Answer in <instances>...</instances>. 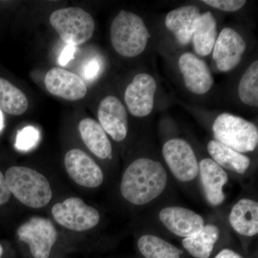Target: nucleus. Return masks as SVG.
I'll list each match as a JSON object with an SVG mask.
<instances>
[{"instance_id":"f257e3e1","label":"nucleus","mask_w":258,"mask_h":258,"mask_svg":"<svg viewBox=\"0 0 258 258\" xmlns=\"http://www.w3.org/2000/svg\"><path fill=\"white\" fill-rule=\"evenodd\" d=\"M166 183L167 174L160 162L139 158L125 171L120 192L129 203L144 205L157 198L164 191Z\"/></svg>"},{"instance_id":"f03ea898","label":"nucleus","mask_w":258,"mask_h":258,"mask_svg":"<svg viewBox=\"0 0 258 258\" xmlns=\"http://www.w3.org/2000/svg\"><path fill=\"white\" fill-rule=\"evenodd\" d=\"M5 179L11 195L29 208L46 206L52 198L48 180L31 168L14 166L5 173Z\"/></svg>"},{"instance_id":"7ed1b4c3","label":"nucleus","mask_w":258,"mask_h":258,"mask_svg":"<svg viewBox=\"0 0 258 258\" xmlns=\"http://www.w3.org/2000/svg\"><path fill=\"white\" fill-rule=\"evenodd\" d=\"M112 45L119 55L134 57L145 50L150 33L139 15L121 10L112 22Z\"/></svg>"},{"instance_id":"20e7f679","label":"nucleus","mask_w":258,"mask_h":258,"mask_svg":"<svg viewBox=\"0 0 258 258\" xmlns=\"http://www.w3.org/2000/svg\"><path fill=\"white\" fill-rule=\"evenodd\" d=\"M212 131L217 142L241 154L253 152L257 147V127L242 117L222 113L214 122Z\"/></svg>"},{"instance_id":"39448f33","label":"nucleus","mask_w":258,"mask_h":258,"mask_svg":"<svg viewBox=\"0 0 258 258\" xmlns=\"http://www.w3.org/2000/svg\"><path fill=\"white\" fill-rule=\"evenodd\" d=\"M50 23L64 42L76 47L87 42L94 33V20L82 8L55 10L50 15Z\"/></svg>"},{"instance_id":"423d86ee","label":"nucleus","mask_w":258,"mask_h":258,"mask_svg":"<svg viewBox=\"0 0 258 258\" xmlns=\"http://www.w3.org/2000/svg\"><path fill=\"white\" fill-rule=\"evenodd\" d=\"M52 215L59 225L76 232L91 230L100 221L98 210L78 198H69L56 204L52 207Z\"/></svg>"},{"instance_id":"0eeeda50","label":"nucleus","mask_w":258,"mask_h":258,"mask_svg":"<svg viewBox=\"0 0 258 258\" xmlns=\"http://www.w3.org/2000/svg\"><path fill=\"white\" fill-rule=\"evenodd\" d=\"M20 240L29 245L34 258H49L57 239V231L49 219L32 217L18 227Z\"/></svg>"},{"instance_id":"6e6552de","label":"nucleus","mask_w":258,"mask_h":258,"mask_svg":"<svg viewBox=\"0 0 258 258\" xmlns=\"http://www.w3.org/2000/svg\"><path fill=\"white\" fill-rule=\"evenodd\" d=\"M163 157L171 172L181 181H189L198 175L199 164L192 148L181 139L168 141L163 147Z\"/></svg>"},{"instance_id":"1a4fd4ad","label":"nucleus","mask_w":258,"mask_h":258,"mask_svg":"<svg viewBox=\"0 0 258 258\" xmlns=\"http://www.w3.org/2000/svg\"><path fill=\"white\" fill-rule=\"evenodd\" d=\"M157 82L151 75L139 74L127 86L124 100L131 114L136 117L147 116L152 113Z\"/></svg>"},{"instance_id":"9d476101","label":"nucleus","mask_w":258,"mask_h":258,"mask_svg":"<svg viewBox=\"0 0 258 258\" xmlns=\"http://www.w3.org/2000/svg\"><path fill=\"white\" fill-rule=\"evenodd\" d=\"M64 166L75 182L84 187L96 188L103 181V173L92 158L79 149L66 153Z\"/></svg>"},{"instance_id":"9b49d317","label":"nucleus","mask_w":258,"mask_h":258,"mask_svg":"<svg viewBox=\"0 0 258 258\" xmlns=\"http://www.w3.org/2000/svg\"><path fill=\"white\" fill-rule=\"evenodd\" d=\"M246 50V43L238 32L230 28L220 32L213 47V60L217 69L228 72L238 66Z\"/></svg>"},{"instance_id":"f8f14e48","label":"nucleus","mask_w":258,"mask_h":258,"mask_svg":"<svg viewBox=\"0 0 258 258\" xmlns=\"http://www.w3.org/2000/svg\"><path fill=\"white\" fill-rule=\"evenodd\" d=\"M98 117L99 124L113 140H124L128 134V115L118 98L108 96L103 98L98 106Z\"/></svg>"},{"instance_id":"ddd939ff","label":"nucleus","mask_w":258,"mask_h":258,"mask_svg":"<svg viewBox=\"0 0 258 258\" xmlns=\"http://www.w3.org/2000/svg\"><path fill=\"white\" fill-rule=\"evenodd\" d=\"M45 86L53 96L79 101L87 94V86L78 75L60 68H52L45 75Z\"/></svg>"},{"instance_id":"4468645a","label":"nucleus","mask_w":258,"mask_h":258,"mask_svg":"<svg viewBox=\"0 0 258 258\" xmlns=\"http://www.w3.org/2000/svg\"><path fill=\"white\" fill-rule=\"evenodd\" d=\"M179 67L185 86L191 93L203 95L208 93L214 84V79L208 64L191 52L179 57Z\"/></svg>"},{"instance_id":"2eb2a0df","label":"nucleus","mask_w":258,"mask_h":258,"mask_svg":"<svg viewBox=\"0 0 258 258\" xmlns=\"http://www.w3.org/2000/svg\"><path fill=\"white\" fill-rule=\"evenodd\" d=\"M161 222L166 228L179 237H191L203 230V217L189 209L181 207H168L159 213Z\"/></svg>"},{"instance_id":"dca6fc26","label":"nucleus","mask_w":258,"mask_h":258,"mask_svg":"<svg viewBox=\"0 0 258 258\" xmlns=\"http://www.w3.org/2000/svg\"><path fill=\"white\" fill-rule=\"evenodd\" d=\"M199 169L205 196L212 206L221 205L225 200L222 191L228 181L227 172L212 159H205L199 164Z\"/></svg>"},{"instance_id":"f3484780","label":"nucleus","mask_w":258,"mask_h":258,"mask_svg":"<svg viewBox=\"0 0 258 258\" xmlns=\"http://www.w3.org/2000/svg\"><path fill=\"white\" fill-rule=\"evenodd\" d=\"M202 13L198 7L194 5L181 7L171 10L166 15L165 24L181 45H186L192 38L199 18Z\"/></svg>"},{"instance_id":"a211bd4d","label":"nucleus","mask_w":258,"mask_h":258,"mask_svg":"<svg viewBox=\"0 0 258 258\" xmlns=\"http://www.w3.org/2000/svg\"><path fill=\"white\" fill-rule=\"evenodd\" d=\"M232 228L240 235L252 237L258 232V203L242 199L232 208L229 217Z\"/></svg>"},{"instance_id":"6ab92c4d","label":"nucleus","mask_w":258,"mask_h":258,"mask_svg":"<svg viewBox=\"0 0 258 258\" xmlns=\"http://www.w3.org/2000/svg\"><path fill=\"white\" fill-rule=\"evenodd\" d=\"M79 130L83 142L96 157L101 159H111V142L99 123L92 118H84L80 122Z\"/></svg>"},{"instance_id":"aec40b11","label":"nucleus","mask_w":258,"mask_h":258,"mask_svg":"<svg viewBox=\"0 0 258 258\" xmlns=\"http://www.w3.org/2000/svg\"><path fill=\"white\" fill-rule=\"evenodd\" d=\"M208 150L215 161L222 169L244 174L250 164V159L247 156L236 152L216 140L211 141L208 145Z\"/></svg>"},{"instance_id":"412c9836","label":"nucleus","mask_w":258,"mask_h":258,"mask_svg":"<svg viewBox=\"0 0 258 258\" xmlns=\"http://www.w3.org/2000/svg\"><path fill=\"white\" fill-rule=\"evenodd\" d=\"M217 22L211 12L201 14L192 35L195 52L200 56H208L213 50L217 38Z\"/></svg>"},{"instance_id":"4be33fe9","label":"nucleus","mask_w":258,"mask_h":258,"mask_svg":"<svg viewBox=\"0 0 258 258\" xmlns=\"http://www.w3.org/2000/svg\"><path fill=\"white\" fill-rule=\"evenodd\" d=\"M219 237L220 230L217 226L205 225L203 230L196 235L184 238L182 245L193 257L208 258L211 255Z\"/></svg>"},{"instance_id":"5701e85b","label":"nucleus","mask_w":258,"mask_h":258,"mask_svg":"<svg viewBox=\"0 0 258 258\" xmlns=\"http://www.w3.org/2000/svg\"><path fill=\"white\" fill-rule=\"evenodd\" d=\"M28 106L25 93L8 80L0 78V111L20 115L28 110Z\"/></svg>"},{"instance_id":"b1692460","label":"nucleus","mask_w":258,"mask_h":258,"mask_svg":"<svg viewBox=\"0 0 258 258\" xmlns=\"http://www.w3.org/2000/svg\"><path fill=\"white\" fill-rule=\"evenodd\" d=\"M138 247L145 258H180L183 254L181 249L160 237L152 235L141 237Z\"/></svg>"},{"instance_id":"393cba45","label":"nucleus","mask_w":258,"mask_h":258,"mask_svg":"<svg viewBox=\"0 0 258 258\" xmlns=\"http://www.w3.org/2000/svg\"><path fill=\"white\" fill-rule=\"evenodd\" d=\"M241 101L247 106H258V61H254L247 68L238 86Z\"/></svg>"},{"instance_id":"a878e982","label":"nucleus","mask_w":258,"mask_h":258,"mask_svg":"<svg viewBox=\"0 0 258 258\" xmlns=\"http://www.w3.org/2000/svg\"><path fill=\"white\" fill-rule=\"evenodd\" d=\"M40 138L39 131L32 125H28L19 131L15 147L18 150L28 152L37 145Z\"/></svg>"},{"instance_id":"bb28decb","label":"nucleus","mask_w":258,"mask_h":258,"mask_svg":"<svg viewBox=\"0 0 258 258\" xmlns=\"http://www.w3.org/2000/svg\"><path fill=\"white\" fill-rule=\"evenodd\" d=\"M202 3L225 12H235L240 10L247 2L244 0H203Z\"/></svg>"},{"instance_id":"cd10ccee","label":"nucleus","mask_w":258,"mask_h":258,"mask_svg":"<svg viewBox=\"0 0 258 258\" xmlns=\"http://www.w3.org/2000/svg\"><path fill=\"white\" fill-rule=\"evenodd\" d=\"M101 61L97 58L91 59L86 62L83 68L82 75L84 79L87 81H93L99 76L101 71Z\"/></svg>"},{"instance_id":"c85d7f7f","label":"nucleus","mask_w":258,"mask_h":258,"mask_svg":"<svg viewBox=\"0 0 258 258\" xmlns=\"http://www.w3.org/2000/svg\"><path fill=\"white\" fill-rule=\"evenodd\" d=\"M11 193L7 184L5 176L0 170V206L9 201Z\"/></svg>"},{"instance_id":"c756f323","label":"nucleus","mask_w":258,"mask_h":258,"mask_svg":"<svg viewBox=\"0 0 258 258\" xmlns=\"http://www.w3.org/2000/svg\"><path fill=\"white\" fill-rule=\"evenodd\" d=\"M76 50V47L74 45H68L64 47L59 57V63L60 66H66L70 60H72Z\"/></svg>"},{"instance_id":"7c9ffc66","label":"nucleus","mask_w":258,"mask_h":258,"mask_svg":"<svg viewBox=\"0 0 258 258\" xmlns=\"http://www.w3.org/2000/svg\"><path fill=\"white\" fill-rule=\"evenodd\" d=\"M215 258H243L237 252L230 249H224L220 251Z\"/></svg>"},{"instance_id":"2f4dec72","label":"nucleus","mask_w":258,"mask_h":258,"mask_svg":"<svg viewBox=\"0 0 258 258\" xmlns=\"http://www.w3.org/2000/svg\"><path fill=\"white\" fill-rule=\"evenodd\" d=\"M4 125V117H3V113L0 111V132L3 131Z\"/></svg>"},{"instance_id":"473e14b6","label":"nucleus","mask_w":258,"mask_h":258,"mask_svg":"<svg viewBox=\"0 0 258 258\" xmlns=\"http://www.w3.org/2000/svg\"><path fill=\"white\" fill-rule=\"evenodd\" d=\"M3 246H2V244H0V258L2 257V256H3Z\"/></svg>"}]
</instances>
